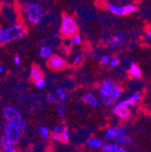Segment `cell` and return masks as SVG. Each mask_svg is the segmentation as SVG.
<instances>
[{
	"label": "cell",
	"instance_id": "cell-36",
	"mask_svg": "<svg viewBox=\"0 0 151 152\" xmlns=\"http://www.w3.org/2000/svg\"><path fill=\"white\" fill-rule=\"evenodd\" d=\"M59 137H60V134H58V133H55V132H53V135H52L53 140H55V141H57V140L59 141Z\"/></svg>",
	"mask_w": 151,
	"mask_h": 152
},
{
	"label": "cell",
	"instance_id": "cell-26",
	"mask_svg": "<svg viewBox=\"0 0 151 152\" xmlns=\"http://www.w3.org/2000/svg\"><path fill=\"white\" fill-rule=\"evenodd\" d=\"M46 101H47L49 103H52V104H57V102H58L57 97H56L55 95L53 94V93H50V94L47 95Z\"/></svg>",
	"mask_w": 151,
	"mask_h": 152
},
{
	"label": "cell",
	"instance_id": "cell-27",
	"mask_svg": "<svg viewBox=\"0 0 151 152\" xmlns=\"http://www.w3.org/2000/svg\"><path fill=\"white\" fill-rule=\"evenodd\" d=\"M71 38V42L73 45H79L82 43V35L80 34H74Z\"/></svg>",
	"mask_w": 151,
	"mask_h": 152
},
{
	"label": "cell",
	"instance_id": "cell-29",
	"mask_svg": "<svg viewBox=\"0 0 151 152\" xmlns=\"http://www.w3.org/2000/svg\"><path fill=\"white\" fill-rule=\"evenodd\" d=\"M57 93H58V97L61 101H65L66 99V92L63 89H57Z\"/></svg>",
	"mask_w": 151,
	"mask_h": 152
},
{
	"label": "cell",
	"instance_id": "cell-41",
	"mask_svg": "<svg viewBox=\"0 0 151 152\" xmlns=\"http://www.w3.org/2000/svg\"><path fill=\"white\" fill-rule=\"evenodd\" d=\"M41 41H42V43H45L46 42V39H45V38H43Z\"/></svg>",
	"mask_w": 151,
	"mask_h": 152
},
{
	"label": "cell",
	"instance_id": "cell-1",
	"mask_svg": "<svg viewBox=\"0 0 151 152\" xmlns=\"http://www.w3.org/2000/svg\"><path fill=\"white\" fill-rule=\"evenodd\" d=\"M27 34L26 27L20 23H15L8 26L0 27V45L20 40Z\"/></svg>",
	"mask_w": 151,
	"mask_h": 152
},
{
	"label": "cell",
	"instance_id": "cell-2",
	"mask_svg": "<svg viewBox=\"0 0 151 152\" xmlns=\"http://www.w3.org/2000/svg\"><path fill=\"white\" fill-rule=\"evenodd\" d=\"M79 26L75 19L68 15H63L61 20L60 33L63 36L68 38L72 37L74 34H78Z\"/></svg>",
	"mask_w": 151,
	"mask_h": 152
},
{
	"label": "cell",
	"instance_id": "cell-39",
	"mask_svg": "<svg viewBox=\"0 0 151 152\" xmlns=\"http://www.w3.org/2000/svg\"><path fill=\"white\" fill-rule=\"evenodd\" d=\"M116 152H128L125 148H118V149L116 150Z\"/></svg>",
	"mask_w": 151,
	"mask_h": 152
},
{
	"label": "cell",
	"instance_id": "cell-10",
	"mask_svg": "<svg viewBox=\"0 0 151 152\" xmlns=\"http://www.w3.org/2000/svg\"><path fill=\"white\" fill-rule=\"evenodd\" d=\"M0 150L1 152H17L15 144L8 140L5 136L0 139Z\"/></svg>",
	"mask_w": 151,
	"mask_h": 152
},
{
	"label": "cell",
	"instance_id": "cell-12",
	"mask_svg": "<svg viewBox=\"0 0 151 152\" xmlns=\"http://www.w3.org/2000/svg\"><path fill=\"white\" fill-rule=\"evenodd\" d=\"M126 34L122 33H118L115 35H113L108 42V46L109 48H115L119 46L124 40H125Z\"/></svg>",
	"mask_w": 151,
	"mask_h": 152
},
{
	"label": "cell",
	"instance_id": "cell-6",
	"mask_svg": "<svg viewBox=\"0 0 151 152\" xmlns=\"http://www.w3.org/2000/svg\"><path fill=\"white\" fill-rule=\"evenodd\" d=\"M48 67L53 71H62L66 67V62L62 56L53 54L49 60H47Z\"/></svg>",
	"mask_w": 151,
	"mask_h": 152
},
{
	"label": "cell",
	"instance_id": "cell-37",
	"mask_svg": "<svg viewBox=\"0 0 151 152\" xmlns=\"http://www.w3.org/2000/svg\"><path fill=\"white\" fill-rule=\"evenodd\" d=\"M145 37L147 38V39H151V29L147 31V33L145 34Z\"/></svg>",
	"mask_w": 151,
	"mask_h": 152
},
{
	"label": "cell",
	"instance_id": "cell-42",
	"mask_svg": "<svg viewBox=\"0 0 151 152\" xmlns=\"http://www.w3.org/2000/svg\"><path fill=\"white\" fill-rule=\"evenodd\" d=\"M26 152H33V151H32V150H31V149H29V150H27V151H26Z\"/></svg>",
	"mask_w": 151,
	"mask_h": 152
},
{
	"label": "cell",
	"instance_id": "cell-18",
	"mask_svg": "<svg viewBox=\"0 0 151 152\" xmlns=\"http://www.w3.org/2000/svg\"><path fill=\"white\" fill-rule=\"evenodd\" d=\"M108 10L115 15H126L125 7L124 6H117V5H109L108 7Z\"/></svg>",
	"mask_w": 151,
	"mask_h": 152
},
{
	"label": "cell",
	"instance_id": "cell-38",
	"mask_svg": "<svg viewBox=\"0 0 151 152\" xmlns=\"http://www.w3.org/2000/svg\"><path fill=\"white\" fill-rule=\"evenodd\" d=\"M81 61H82V56H80V55L75 56V58H74V62L75 63H80Z\"/></svg>",
	"mask_w": 151,
	"mask_h": 152
},
{
	"label": "cell",
	"instance_id": "cell-31",
	"mask_svg": "<svg viewBox=\"0 0 151 152\" xmlns=\"http://www.w3.org/2000/svg\"><path fill=\"white\" fill-rule=\"evenodd\" d=\"M119 64H120V60H119L118 58H112V59L109 61V65H110L111 67H116V66L119 65Z\"/></svg>",
	"mask_w": 151,
	"mask_h": 152
},
{
	"label": "cell",
	"instance_id": "cell-19",
	"mask_svg": "<svg viewBox=\"0 0 151 152\" xmlns=\"http://www.w3.org/2000/svg\"><path fill=\"white\" fill-rule=\"evenodd\" d=\"M104 140H113L117 138V132H116V128H109L105 134H104Z\"/></svg>",
	"mask_w": 151,
	"mask_h": 152
},
{
	"label": "cell",
	"instance_id": "cell-22",
	"mask_svg": "<svg viewBox=\"0 0 151 152\" xmlns=\"http://www.w3.org/2000/svg\"><path fill=\"white\" fill-rule=\"evenodd\" d=\"M118 148L116 143H107L102 147V152H116Z\"/></svg>",
	"mask_w": 151,
	"mask_h": 152
},
{
	"label": "cell",
	"instance_id": "cell-24",
	"mask_svg": "<svg viewBox=\"0 0 151 152\" xmlns=\"http://www.w3.org/2000/svg\"><path fill=\"white\" fill-rule=\"evenodd\" d=\"M39 131H40V134H41V136H42L43 139L47 140L49 138V136H50V130H49V129L47 127L41 126L39 128Z\"/></svg>",
	"mask_w": 151,
	"mask_h": 152
},
{
	"label": "cell",
	"instance_id": "cell-20",
	"mask_svg": "<svg viewBox=\"0 0 151 152\" xmlns=\"http://www.w3.org/2000/svg\"><path fill=\"white\" fill-rule=\"evenodd\" d=\"M86 143L91 147V148H99L101 147H102V141L101 140H98L96 138H90V139H88L86 140Z\"/></svg>",
	"mask_w": 151,
	"mask_h": 152
},
{
	"label": "cell",
	"instance_id": "cell-15",
	"mask_svg": "<svg viewBox=\"0 0 151 152\" xmlns=\"http://www.w3.org/2000/svg\"><path fill=\"white\" fill-rule=\"evenodd\" d=\"M141 97H142L141 92L137 91V92H135V93L132 94L129 98H128V99H126V100H124V101L120 102V103H121L122 105H124V106L129 107V106H131V105L135 104L137 102H139V101L141 99Z\"/></svg>",
	"mask_w": 151,
	"mask_h": 152
},
{
	"label": "cell",
	"instance_id": "cell-35",
	"mask_svg": "<svg viewBox=\"0 0 151 152\" xmlns=\"http://www.w3.org/2000/svg\"><path fill=\"white\" fill-rule=\"evenodd\" d=\"M27 127H28V123H27L26 121L23 120V121H22V123H21V125H20V128H21L22 131H26V129H27Z\"/></svg>",
	"mask_w": 151,
	"mask_h": 152
},
{
	"label": "cell",
	"instance_id": "cell-25",
	"mask_svg": "<svg viewBox=\"0 0 151 152\" xmlns=\"http://www.w3.org/2000/svg\"><path fill=\"white\" fill-rule=\"evenodd\" d=\"M116 132H117V138L118 137H126V135H127V130L122 126L117 127L116 128Z\"/></svg>",
	"mask_w": 151,
	"mask_h": 152
},
{
	"label": "cell",
	"instance_id": "cell-21",
	"mask_svg": "<svg viewBox=\"0 0 151 152\" xmlns=\"http://www.w3.org/2000/svg\"><path fill=\"white\" fill-rule=\"evenodd\" d=\"M69 131H68V128L66 126H64L63 130L60 133V137H59V141L63 144H66L69 142Z\"/></svg>",
	"mask_w": 151,
	"mask_h": 152
},
{
	"label": "cell",
	"instance_id": "cell-4",
	"mask_svg": "<svg viewBox=\"0 0 151 152\" xmlns=\"http://www.w3.org/2000/svg\"><path fill=\"white\" fill-rule=\"evenodd\" d=\"M3 116L6 122L13 125L19 126L21 125L23 119L21 116V113L19 112L16 108L11 105H7L3 110Z\"/></svg>",
	"mask_w": 151,
	"mask_h": 152
},
{
	"label": "cell",
	"instance_id": "cell-13",
	"mask_svg": "<svg viewBox=\"0 0 151 152\" xmlns=\"http://www.w3.org/2000/svg\"><path fill=\"white\" fill-rule=\"evenodd\" d=\"M30 77L31 80L35 83L36 81L44 79V72L42 71V69L38 66V65H33L30 71Z\"/></svg>",
	"mask_w": 151,
	"mask_h": 152
},
{
	"label": "cell",
	"instance_id": "cell-33",
	"mask_svg": "<svg viewBox=\"0 0 151 152\" xmlns=\"http://www.w3.org/2000/svg\"><path fill=\"white\" fill-rule=\"evenodd\" d=\"M63 129H64V126H63V125L57 126V127H55V129H54L53 132H55V133H58V134H60V133H61V132L63 130Z\"/></svg>",
	"mask_w": 151,
	"mask_h": 152
},
{
	"label": "cell",
	"instance_id": "cell-34",
	"mask_svg": "<svg viewBox=\"0 0 151 152\" xmlns=\"http://www.w3.org/2000/svg\"><path fill=\"white\" fill-rule=\"evenodd\" d=\"M101 61L103 64H108V63H109V61H110L109 56H108V55H103V56H101Z\"/></svg>",
	"mask_w": 151,
	"mask_h": 152
},
{
	"label": "cell",
	"instance_id": "cell-8",
	"mask_svg": "<svg viewBox=\"0 0 151 152\" xmlns=\"http://www.w3.org/2000/svg\"><path fill=\"white\" fill-rule=\"evenodd\" d=\"M113 113L122 120H127L130 116V110L128 109V107L124 106L120 102H119L113 107Z\"/></svg>",
	"mask_w": 151,
	"mask_h": 152
},
{
	"label": "cell",
	"instance_id": "cell-11",
	"mask_svg": "<svg viewBox=\"0 0 151 152\" xmlns=\"http://www.w3.org/2000/svg\"><path fill=\"white\" fill-rule=\"evenodd\" d=\"M121 93H122V89L120 86H117L116 89L114 90V91H113V93L110 95V96L102 99V102L106 105H111V104L114 103L115 102L118 101V99L120 97Z\"/></svg>",
	"mask_w": 151,
	"mask_h": 152
},
{
	"label": "cell",
	"instance_id": "cell-17",
	"mask_svg": "<svg viewBox=\"0 0 151 152\" xmlns=\"http://www.w3.org/2000/svg\"><path fill=\"white\" fill-rule=\"evenodd\" d=\"M39 55L41 58H43L44 60H49L53 55V49L48 45H43L39 50Z\"/></svg>",
	"mask_w": 151,
	"mask_h": 152
},
{
	"label": "cell",
	"instance_id": "cell-7",
	"mask_svg": "<svg viewBox=\"0 0 151 152\" xmlns=\"http://www.w3.org/2000/svg\"><path fill=\"white\" fill-rule=\"evenodd\" d=\"M116 87H117V85L112 80L105 79L100 87V94L101 96V99L110 96V95L113 93V91H114V90L116 89Z\"/></svg>",
	"mask_w": 151,
	"mask_h": 152
},
{
	"label": "cell",
	"instance_id": "cell-3",
	"mask_svg": "<svg viewBox=\"0 0 151 152\" xmlns=\"http://www.w3.org/2000/svg\"><path fill=\"white\" fill-rule=\"evenodd\" d=\"M23 12L26 21L32 25L39 24L43 19V11L37 4L29 3L26 5Z\"/></svg>",
	"mask_w": 151,
	"mask_h": 152
},
{
	"label": "cell",
	"instance_id": "cell-5",
	"mask_svg": "<svg viewBox=\"0 0 151 152\" xmlns=\"http://www.w3.org/2000/svg\"><path fill=\"white\" fill-rule=\"evenodd\" d=\"M3 130H4V136L13 142L14 144H16L19 142L21 137H22V129L19 126L9 124L7 122H5L3 124Z\"/></svg>",
	"mask_w": 151,
	"mask_h": 152
},
{
	"label": "cell",
	"instance_id": "cell-32",
	"mask_svg": "<svg viewBox=\"0 0 151 152\" xmlns=\"http://www.w3.org/2000/svg\"><path fill=\"white\" fill-rule=\"evenodd\" d=\"M13 62L15 65H19L21 64V58L19 55H15L14 56V59H13Z\"/></svg>",
	"mask_w": 151,
	"mask_h": 152
},
{
	"label": "cell",
	"instance_id": "cell-16",
	"mask_svg": "<svg viewBox=\"0 0 151 152\" xmlns=\"http://www.w3.org/2000/svg\"><path fill=\"white\" fill-rule=\"evenodd\" d=\"M82 101L84 103L89 104V105H90V106H92V107H97V106L99 105V101H98V99H97L95 96H94V95H93L92 93H90V92L84 94L83 96L82 97Z\"/></svg>",
	"mask_w": 151,
	"mask_h": 152
},
{
	"label": "cell",
	"instance_id": "cell-23",
	"mask_svg": "<svg viewBox=\"0 0 151 152\" xmlns=\"http://www.w3.org/2000/svg\"><path fill=\"white\" fill-rule=\"evenodd\" d=\"M132 142V140L128 137H118L115 140V143L118 145H124V144H129Z\"/></svg>",
	"mask_w": 151,
	"mask_h": 152
},
{
	"label": "cell",
	"instance_id": "cell-40",
	"mask_svg": "<svg viewBox=\"0 0 151 152\" xmlns=\"http://www.w3.org/2000/svg\"><path fill=\"white\" fill-rule=\"evenodd\" d=\"M5 72V68H4L3 66L0 65V73H2V72Z\"/></svg>",
	"mask_w": 151,
	"mask_h": 152
},
{
	"label": "cell",
	"instance_id": "cell-30",
	"mask_svg": "<svg viewBox=\"0 0 151 152\" xmlns=\"http://www.w3.org/2000/svg\"><path fill=\"white\" fill-rule=\"evenodd\" d=\"M65 105L64 104H61L57 107V113L59 114V116H63L64 112H65Z\"/></svg>",
	"mask_w": 151,
	"mask_h": 152
},
{
	"label": "cell",
	"instance_id": "cell-14",
	"mask_svg": "<svg viewBox=\"0 0 151 152\" xmlns=\"http://www.w3.org/2000/svg\"><path fill=\"white\" fill-rule=\"evenodd\" d=\"M128 74L133 79H140L142 77V71L137 64L131 63L128 68Z\"/></svg>",
	"mask_w": 151,
	"mask_h": 152
},
{
	"label": "cell",
	"instance_id": "cell-28",
	"mask_svg": "<svg viewBox=\"0 0 151 152\" xmlns=\"http://www.w3.org/2000/svg\"><path fill=\"white\" fill-rule=\"evenodd\" d=\"M34 85L38 88V89H44L46 85V82L44 79H41V80H38L34 83Z\"/></svg>",
	"mask_w": 151,
	"mask_h": 152
},
{
	"label": "cell",
	"instance_id": "cell-9",
	"mask_svg": "<svg viewBox=\"0 0 151 152\" xmlns=\"http://www.w3.org/2000/svg\"><path fill=\"white\" fill-rule=\"evenodd\" d=\"M1 12H2L3 15L5 16L6 20L8 21V23H10L11 25L15 24V22L16 21L17 15L15 13V10L13 9L12 7H10V6H4L1 8Z\"/></svg>",
	"mask_w": 151,
	"mask_h": 152
}]
</instances>
